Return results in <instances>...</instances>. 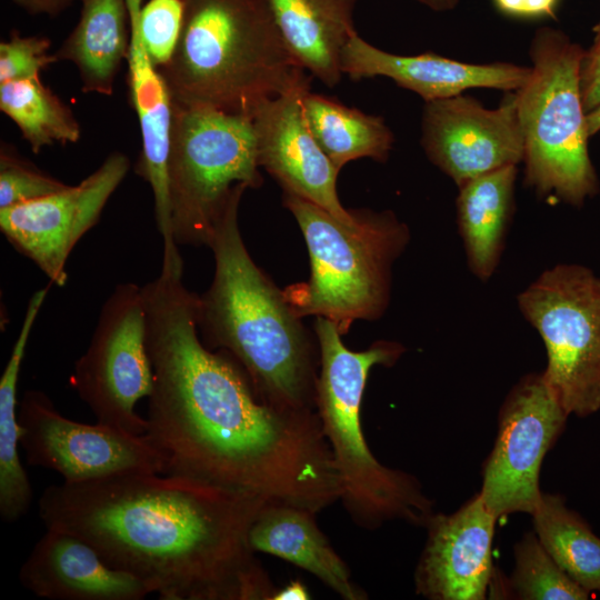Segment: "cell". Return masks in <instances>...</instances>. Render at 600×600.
<instances>
[{
  "label": "cell",
  "instance_id": "obj_1",
  "mask_svg": "<svg viewBox=\"0 0 600 600\" xmlns=\"http://www.w3.org/2000/svg\"><path fill=\"white\" fill-rule=\"evenodd\" d=\"M142 291L153 371L146 436L163 459V473L314 513L340 500L317 411L261 401L236 359L201 341L199 296L183 283V260L162 262Z\"/></svg>",
  "mask_w": 600,
  "mask_h": 600
},
{
  "label": "cell",
  "instance_id": "obj_2",
  "mask_svg": "<svg viewBox=\"0 0 600 600\" xmlns=\"http://www.w3.org/2000/svg\"><path fill=\"white\" fill-rule=\"evenodd\" d=\"M269 500L209 482L134 471L51 484L38 501L47 529L90 543L162 600H272L248 542Z\"/></svg>",
  "mask_w": 600,
  "mask_h": 600
},
{
  "label": "cell",
  "instance_id": "obj_3",
  "mask_svg": "<svg viewBox=\"0 0 600 600\" xmlns=\"http://www.w3.org/2000/svg\"><path fill=\"white\" fill-rule=\"evenodd\" d=\"M247 189L234 187L216 224L209 246L214 276L199 296L198 331L206 347L236 359L261 401L284 410H316L320 352L244 246L238 214Z\"/></svg>",
  "mask_w": 600,
  "mask_h": 600
},
{
  "label": "cell",
  "instance_id": "obj_4",
  "mask_svg": "<svg viewBox=\"0 0 600 600\" xmlns=\"http://www.w3.org/2000/svg\"><path fill=\"white\" fill-rule=\"evenodd\" d=\"M177 49L159 69L172 102L251 119L311 74L296 61L268 0H183Z\"/></svg>",
  "mask_w": 600,
  "mask_h": 600
},
{
  "label": "cell",
  "instance_id": "obj_5",
  "mask_svg": "<svg viewBox=\"0 0 600 600\" xmlns=\"http://www.w3.org/2000/svg\"><path fill=\"white\" fill-rule=\"evenodd\" d=\"M314 332L320 352L316 410L340 477L344 509L366 529L393 520L426 527L434 513L433 501L412 474L376 459L361 424L362 397L371 369L394 364L404 347L379 340L366 350H350L338 327L323 317H317Z\"/></svg>",
  "mask_w": 600,
  "mask_h": 600
},
{
  "label": "cell",
  "instance_id": "obj_6",
  "mask_svg": "<svg viewBox=\"0 0 600 600\" xmlns=\"http://www.w3.org/2000/svg\"><path fill=\"white\" fill-rule=\"evenodd\" d=\"M310 257V277L282 290L293 313L323 317L344 334L357 320L382 316L390 300L391 268L409 240V228L391 211L358 210L344 223L321 207L282 192Z\"/></svg>",
  "mask_w": 600,
  "mask_h": 600
},
{
  "label": "cell",
  "instance_id": "obj_7",
  "mask_svg": "<svg viewBox=\"0 0 600 600\" xmlns=\"http://www.w3.org/2000/svg\"><path fill=\"white\" fill-rule=\"evenodd\" d=\"M583 53L561 30L538 29L530 46V73L514 91L526 184L541 197L574 207L599 188L579 88Z\"/></svg>",
  "mask_w": 600,
  "mask_h": 600
},
{
  "label": "cell",
  "instance_id": "obj_8",
  "mask_svg": "<svg viewBox=\"0 0 600 600\" xmlns=\"http://www.w3.org/2000/svg\"><path fill=\"white\" fill-rule=\"evenodd\" d=\"M168 159L176 243L209 247L237 184L259 188L251 119L173 103Z\"/></svg>",
  "mask_w": 600,
  "mask_h": 600
},
{
  "label": "cell",
  "instance_id": "obj_9",
  "mask_svg": "<svg viewBox=\"0 0 600 600\" xmlns=\"http://www.w3.org/2000/svg\"><path fill=\"white\" fill-rule=\"evenodd\" d=\"M519 310L547 351L543 379L566 412L600 410V277L577 263H559L518 297Z\"/></svg>",
  "mask_w": 600,
  "mask_h": 600
},
{
  "label": "cell",
  "instance_id": "obj_10",
  "mask_svg": "<svg viewBox=\"0 0 600 600\" xmlns=\"http://www.w3.org/2000/svg\"><path fill=\"white\" fill-rule=\"evenodd\" d=\"M146 333L142 287L119 283L104 301L90 343L70 377L98 422L140 436L148 423L136 404L150 396L153 386Z\"/></svg>",
  "mask_w": 600,
  "mask_h": 600
},
{
  "label": "cell",
  "instance_id": "obj_11",
  "mask_svg": "<svg viewBox=\"0 0 600 600\" xmlns=\"http://www.w3.org/2000/svg\"><path fill=\"white\" fill-rule=\"evenodd\" d=\"M569 414L547 386L542 372L528 373L508 392L498 414L493 448L482 469L479 494L498 518L532 514L542 491L540 470L562 433Z\"/></svg>",
  "mask_w": 600,
  "mask_h": 600
},
{
  "label": "cell",
  "instance_id": "obj_12",
  "mask_svg": "<svg viewBox=\"0 0 600 600\" xmlns=\"http://www.w3.org/2000/svg\"><path fill=\"white\" fill-rule=\"evenodd\" d=\"M18 414L27 462L58 472L64 482L134 471L164 472L163 459L146 434L98 421H73L40 390L24 392Z\"/></svg>",
  "mask_w": 600,
  "mask_h": 600
},
{
  "label": "cell",
  "instance_id": "obj_13",
  "mask_svg": "<svg viewBox=\"0 0 600 600\" xmlns=\"http://www.w3.org/2000/svg\"><path fill=\"white\" fill-rule=\"evenodd\" d=\"M130 166L124 153L114 151L78 184L0 210L1 232L51 283L63 287L72 249L98 223Z\"/></svg>",
  "mask_w": 600,
  "mask_h": 600
},
{
  "label": "cell",
  "instance_id": "obj_14",
  "mask_svg": "<svg viewBox=\"0 0 600 600\" xmlns=\"http://www.w3.org/2000/svg\"><path fill=\"white\" fill-rule=\"evenodd\" d=\"M421 144L428 159L458 187L523 158L514 91L496 109L458 94L424 102Z\"/></svg>",
  "mask_w": 600,
  "mask_h": 600
},
{
  "label": "cell",
  "instance_id": "obj_15",
  "mask_svg": "<svg viewBox=\"0 0 600 600\" xmlns=\"http://www.w3.org/2000/svg\"><path fill=\"white\" fill-rule=\"evenodd\" d=\"M311 78L261 103L252 113L259 167L272 176L282 192L298 196L353 224L358 210H347L337 192L340 170L322 151L308 126L303 97Z\"/></svg>",
  "mask_w": 600,
  "mask_h": 600
},
{
  "label": "cell",
  "instance_id": "obj_16",
  "mask_svg": "<svg viewBox=\"0 0 600 600\" xmlns=\"http://www.w3.org/2000/svg\"><path fill=\"white\" fill-rule=\"evenodd\" d=\"M497 517L477 493L451 514L433 513L414 572L416 592L430 600H483L497 573Z\"/></svg>",
  "mask_w": 600,
  "mask_h": 600
},
{
  "label": "cell",
  "instance_id": "obj_17",
  "mask_svg": "<svg viewBox=\"0 0 600 600\" xmlns=\"http://www.w3.org/2000/svg\"><path fill=\"white\" fill-rule=\"evenodd\" d=\"M130 44L127 57L129 102L137 113L141 151L136 173L151 188L157 229L163 241L162 257L179 252L172 234L168 159L173 116L172 98L158 67L141 39L138 12L142 0H127Z\"/></svg>",
  "mask_w": 600,
  "mask_h": 600
},
{
  "label": "cell",
  "instance_id": "obj_18",
  "mask_svg": "<svg viewBox=\"0 0 600 600\" xmlns=\"http://www.w3.org/2000/svg\"><path fill=\"white\" fill-rule=\"evenodd\" d=\"M341 71L352 80L390 78L427 102L458 96L471 88L516 91L526 82L530 67L464 63L436 53L399 56L370 44L357 32L342 50Z\"/></svg>",
  "mask_w": 600,
  "mask_h": 600
},
{
  "label": "cell",
  "instance_id": "obj_19",
  "mask_svg": "<svg viewBox=\"0 0 600 600\" xmlns=\"http://www.w3.org/2000/svg\"><path fill=\"white\" fill-rule=\"evenodd\" d=\"M23 588L50 600H141L151 589L108 564L83 539L47 529L19 571Z\"/></svg>",
  "mask_w": 600,
  "mask_h": 600
},
{
  "label": "cell",
  "instance_id": "obj_20",
  "mask_svg": "<svg viewBox=\"0 0 600 600\" xmlns=\"http://www.w3.org/2000/svg\"><path fill=\"white\" fill-rule=\"evenodd\" d=\"M316 514L304 508L269 501L249 529L251 550L296 564L346 600L367 599L366 592L352 582L346 562L319 529Z\"/></svg>",
  "mask_w": 600,
  "mask_h": 600
},
{
  "label": "cell",
  "instance_id": "obj_21",
  "mask_svg": "<svg viewBox=\"0 0 600 600\" xmlns=\"http://www.w3.org/2000/svg\"><path fill=\"white\" fill-rule=\"evenodd\" d=\"M284 42L296 61L329 88L343 76L341 54L357 33L358 0H268Z\"/></svg>",
  "mask_w": 600,
  "mask_h": 600
},
{
  "label": "cell",
  "instance_id": "obj_22",
  "mask_svg": "<svg viewBox=\"0 0 600 600\" xmlns=\"http://www.w3.org/2000/svg\"><path fill=\"white\" fill-rule=\"evenodd\" d=\"M517 172V166H507L459 187V232L469 269L481 281H488L500 262L513 210Z\"/></svg>",
  "mask_w": 600,
  "mask_h": 600
},
{
  "label": "cell",
  "instance_id": "obj_23",
  "mask_svg": "<svg viewBox=\"0 0 600 600\" xmlns=\"http://www.w3.org/2000/svg\"><path fill=\"white\" fill-rule=\"evenodd\" d=\"M80 1V19L54 57L76 66L82 92L112 96L117 73L129 52L127 0Z\"/></svg>",
  "mask_w": 600,
  "mask_h": 600
},
{
  "label": "cell",
  "instance_id": "obj_24",
  "mask_svg": "<svg viewBox=\"0 0 600 600\" xmlns=\"http://www.w3.org/2000/svg\"><path fill=\"white\" fill-rule=\"evenodd\" d=\"M49 287L29 299L19 334L0 378V516L13 523L28 512L33 492L19 454L22 429L18 414V381L28 340Z\"/></svg>",
  "mask_w": 600,
  "mask_h": 600
},
{
  "label": "cell",
  "instance_id": "obj_25",
  "mask_svg": "<svg viewBox=\"0 0 600 600\" xmlns=\"http://www.w3.org/2000/svg\"><path fill=\"white\" fill-rule=\"evenodd\" d=\"M302 104L312 136L339 170L360 158L379 162L388 159L394 137L381 117L310 91Z\"/></svg>",
  "mask_w": 600,
  "mask_h": 600
},
{
  "label": "cell",
  "instance_id": "obj_26",
  "mask_svg": "<svg viewBox=\"0 0 600 600\" xmlns=\"http://www.w3.org/2000/svg\"><path fill=\"white\" fill-rule=\"evenodd\" d=\"M534 533L556 563L590 593L600 592V538L560 494L542 492Z\"/></svg>",
  "mask_w": 600,
  "mask_h": 600
},
{
  "label": "cell",
  "instance_id": "obj_27",
  "mask_svg": "<svg viewBox=\"0 0 600 600\" xmlns=\"http://www.w3.org/2000/svg\"><path fill=\"white\" fill-rule=\"evenodd\" d=\"M0 110L18 127L33 153L54 143H76L80 124L40 77L0 83Z\"/></svg>",
  "mask_w": 600,
  "mask_h": 600
},
{
  "label": "cell",
  "instance_id": "obj_28",
  "mask_svg": "<svg viewBox=\"0 0 600 600\" xmlns=\"http://www.w3.org/2000/svg\"><path fill=\"white\" fill-rule=\"evenodd\" d=\"M514 567L502 580L497 574L489 596L521 600H584L591 594L573 581L550 557L536 533L514 544Z\"/></svg>",
  "mask_w": 600,
  "mask_h": 600
},
{
  "label": "cell",
  "instance_id": "obj_29",
  "mask_svg": "<svg viewBox=\"0 0 600 600\" xmlns=\"http://www.w3.org/2000/svg\"><path fill=\"white\" fill-rule=\"evenodd\" d=\"M69 184L43 172L2 143L0 150V210L33 201Z\"/></svg>",
  "mask_w": 600,
  "mask_h": 600
},
{
  "label": "cell",
  "instance_id": "obj_30",
  "mask_svg": "<svg viewBox=\"0 0 600 600\" xmlns=\"http://www.w3.org/2000/svg\"><path fill=\"white\" fill-rule=\"evenodd\" d=\"M183 0H148L138 12L142 42L159 69L171 60L182 30Z\"/></svg>",
  "mask_w": 600,
  "mask_h": 600
},
{
  "label": "cell",
  "instance_id": "obj_31",
  "mask_svg": "<svg viewBox=\"0 0 600 600\" xmlns=\"http://www.w3.org/2000/svg\"><path fill=\"white\" fill-rule=\"evenodd\" d=\"M50 39L38 36H21L12 30L0 43V83L39 78L41 71L57 62L49 53Z\"/></svg>",
  "mask_w": 600,
  "mask_h": 600
},
{
  "label": "cell",
  "instance_id": "obj_32",
  "mask_svg": "<svg viewBox=\"0 0 600 600\" xmlns=\"http://www.w3.org/2000/svg\"><path fill=\"white\" fill-rule=\"evenodd\" d=\"M579 88L586 114L600 107V46L592 44L584 51L579 70Z\"/></svg>",
  "mask_w": 600,
  "mask_h": 600
},
{
  "label": "cell",
  "instance_id": "obj_33",
  "mask_svg": "<svg viewBox=\"0 0 600 600\" xmlns=\"http://www.w3.org/2000/svg\"><path fill=\"white\" fill-rule=\"evenodd\" d=\"M496 8L511 17H554L559 0H493Z\"/></svg>",
  "mask_w": 600,
  "mask_h": 600
},
{
  "label": "cell",
  "instance_id": "obj_34",
  "mask_svg": "<svg viewBox=\"0 0 600 600\" xmlns=\"http://www.w3.org/2000/svg\"><path fill=\"white\" fill-rule=\"evenodd\" d=\"M30 14L57 16L70 7L76 0H12Z\"/></svg>",
  "mask_w": 600,
  "mask_h": 600
},
{
  "label": "cell",
  "instance_id": "obj_35",
  "mask_svg": "<svg viewBox=\"0 0 600 600\" xmlns=\"http://www.w3.org/2000/svg\"><path fill=\"white\" fill-rule=\"evenodd\" d=\"M310 599L307 587L298 580L291 581L284 588L277 590L272 600H307Z\"/></svg>",
  "mask_w": 600,
  "mask_h": 600
},
{
  "label": "cell",
  "instance_id": "obj_36",
  "mask_svg": "<svg viewBox=\"0 0 600 600\" xmlns=\"http://www.w3.org/2000/svg\"><path fill=\"white\" fill-rule=\"evenodd\" d=\"M422 4L429 7L434 11H449L452 10L459 2V0H418Z\"/></svg>",
  "mask_w": 600,
  "mask_h": 600
},
{
  "label": "cell",
  "instance_id": "obj_37",
  "mask_svg": "<svg viewBox=\"0 0 600 600\" xmlns=\"http://www.w3.org/2000/svg\"><path fill=\"white\" fill-rule=\"evenodd\" d=\"M586 123L589 137L600 131V107L586 114Z\"/></svg>",
  "mask_w": 600,
  "mask_h": 600
},
{
  "label": "cell",
  "instance_id": "obj_38",
  "mask_svg": "<svg viewBox=\"0 0 600 600\" xmlns=\"http://www.w3.org/2000/svg\"><path fill=\"white\" fill-rule=\"evenodd\" d=\"M593 33H594L593 46H600V20L593 27Z\"/></svg>",
  "mask_w": 600,
  "mask_h": 600
}]
</instances>
